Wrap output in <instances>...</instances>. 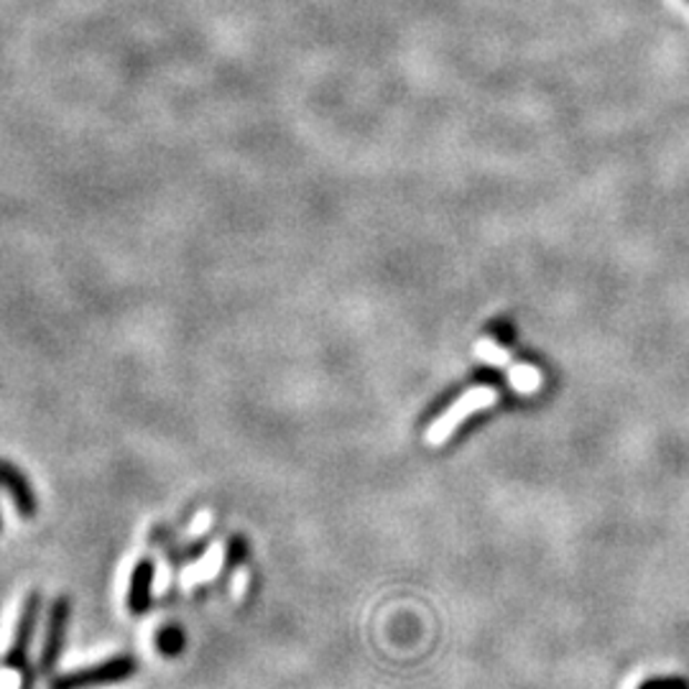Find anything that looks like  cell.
<instances>
[{
  "label": "cell",
  "instance_id": "cell-1",
  "mask_svg": "<svg viewBox=\"0 0 689 689\" xmlns=\"http://www.w3.org/2000/svg\"><path fill=\"white\" fill-rule=\"evenodd\" d=\"M138 671V661L131 654H117L100 664H92V667L78 669V671H66V675H59L52 679L49 689H100V687H113L123 685Z\"/></svg>",
  "mask_w": 689,
  "mask_h": 689
},
{
  "label": "cell",
  "instance_id": "cell-2",
  "mask_svg": "<svg viewBox=\"0 0 689 689\" xmlns=\"http://www.w3.org/2000/svg\"><path fill=\"white\" fill-rule=\"evenodd\" d=\"M495 401H498V391H495L493 385H473V389L462 393L452 407H448V411H444L436 422L430 424V430H426V442H430L432 448H440V444L448 442L450 436L457 432V426L465 422L467 417L493 407Z\"/></svg>",
  "mask_w": 689,
  "mask_h": 689
},
{
  "label": "cell",
  "instance_id": "cell-3",
  "mask_svg": "<svg viewBox=\"0 0 689 689\" xmlns=\"http://www.w3.org/2000/svg\"><path fill=\"white\" fill-rule=\"evenodd\" d=\"M475 356L485 360L489 366H498V368H506V376H508V383L511 389L518 391V393H534L542 389L544 378H542V371L534 366H526V363H518V360L511 358V352L506 348H501L498 342L491 340V338H483L475 342Z\"/></svg>",
  "mask_w": 689,
  "mask_h": 689
},
{
  "label": "cell",
  "instance_id": "cell-4",
  "mask_svg": "<svg viewBox=\"0 0 689 689\" xmlns=\"http://www.w3.org/2000/svg\"><path fill=\"white\" fill-rule=\"evenodd\" d=\"M41 616V593H29L27 600L21 605L19 613V624H16L13 631V641L8 646L6 657H3V667L13 669V671H27L31 669L29 664V651L33 644V634H37V624Z\"/></svg>",
  "mask_w": 689,
  "mask_h": 689
},
{
  "label": "cell",
  "instance_id": "cell-5",
  "mask_svg": "<svg viewBox=\"0 0 689 689\" xmlns=\"http://www.w3.org/2000/svg\"><path fill=\"white\" fill-rule=\"evenodd\" d=\"M70 618H72L70 595H59V598H54L52 608H49V616H47V631H44V644H41V659H39L41 671H52L56 667L59 657H62L66 631H70Z\"/></svg>",
  "mask_w": 689,
  "mask_h": 689
},
{
  "label": "cell",
  "instance_id": "cell-6",
  "mask_svg": "<svg viewBox=\"0 0 689 689\" xmlns=\"http://www.w3.org/2000/svg\"><path fill=\"white\" fill-rule=\"evenodd\" d=\"M0 485L11 493L13 506L23 518L37 516V511H39L37 493H33L29 477L23 475L21 467H16L13 462H8V460H0Z\"/></svg>",
  "mask_w": 689,
  "mask_h": 689
},
{
  "label": "cell",
  "instance_id": "cell-7",
  "mask_svg": "<svg viewBox=\"0 0 689 689\" xmlns=\"http://www.w3.org/2000/svg\"><path fill=\"white\" fill-rule=\"evenodd\" d=\"M154 577H156V565L151 559H141L131 573L128 583V598L125 605L133 616H146L154 605Z\"/></svg>",
  "mask_w": 689,
  "mask_h": 689
},
{
  "label": "cell",
  "instance_id": "cell-8",
  "mask_svg": "<svg viewBox=\"0 0 689 689\" xmlns=\"http://www.w3.org/2000/svg\"><path fill=\"white\" fill-rule=\"evenodd\" d=\"M156 649L158 654H164L166 659L179 657V654L187 649V634H184L179 626H164L162 631L156 634Z\"/></svg>",
  "mask_w": 689,
  "mask_h": 689
},
{
  "label": "cell",
  "instance_id": "cell-9",
  "mask_svg": "<svg viewBox=\"0 0 689 689\" xmlns=\"http://www.w3.org/2000/svg\"><path fill=\"white\" fill-rule=\"evenodd\" d=\"M250 557V542L246 539L243 534H235L228 539V544H225V565H223V573H233V569H238L240 565H246Z\"/></svg>",
  "mask_w": 689,
  "mask_h": 689
},
{
  "label": "cell",
  "instance_id": "cell-10",
  "mask_svg": "<svg viewBox=\"0 0 689 689\" xmlns=\"http://www.w3.org/2000/svg\"><path fill=\"white\" fill-rule=\"evenodd\" d=\"M636 689H689L687 677H649Z\"/></svg>",
  "mask_w": 689,
  "mask_h": 689
},
{
  "label": "cell",
  "instance_id": "cell-11",
  "mask_svg": "<svg viewBox=\"0 0 689 689\" xmlns=\"http://www.w3.org/2000/svg\"><path fill=\"white\" fill-rule=\"evenodd\" d=\"M207 539H199V542H195V544H189L187 549H182V552H176V557H174V562L176 565H184V562H195V559H199L202 554H205V549H207Z\"/></svg>",
  "mask_w": 689,
  "mask_h": 689
},
{
  "label": "cell",
  "instance_id": "cell-12",
  "mask_svg": "<svg viewBox=\"0 0 689 689\" xmlns=\"http://www.w3.org/2000/svg\"><path fill=\"white\" fill-rule=\"evenodd\" d=\"M0 532H3V518H0Z\"/></svg>",
  "mask_w": 689,
  "mask_h": 689
}]
</instances>
